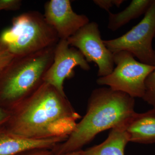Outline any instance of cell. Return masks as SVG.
Listing matches in <instances>:
<instances>
[{"label":"cell","instance_id":"obj_1","mask_svg":"<svg viewBox=\"0 0 155 155\" xmlns=\"http://www.w3.org/2000/svg\"><path fill=\"white\" fill-rule=\"evenodd\" d=\"M10 112L4 126L13 133L36 139L68 138L81 118L66 96L45 82Z\"/></svg>","mask_w":155,"mask_h":155},{"label":"cell","instance_id":"obj_2","mask_svg":"<svg viewBox=\"0 0 155 155\" xmlns=\"http://www.w3.org/2000/svg\"><path fill=\"white\" fill-rule=\"evenodd\" d=\"M134 98L110 87L95 89L88 102L86 114L67 139L52 150L56 155L81 150L102 131L125 123L135 113Z\"/></svg>","mask_w":155,"mask_h":155},{"label":"cell","instance_id":"obj_3","mask_svg":"<svg viewBox=\"0 0 155 155\" xmlns=\"http://www.w3.org/2000/svg\"><path fill=\"white\" fill-rule=\"evenodd\" d=\"M55 47L13 59L0 75L1 107L11 111L41 85L52 64Z\"/></svg>","mask_w":155,"mask_h":155},{"label":"cell","instance_id":"obj_4","mask_svg":"<svg viewBox=\"0 0 155 155\" xmlns=\"http://www.w3.org/2000/svg\"><path fill=\"white\" fill-rule=\"evenodd\" d=\"M59 40L55 30L44 15L35 11L14 17L11 27L0 35V41L15 57L55 46Z\"/></svg>","mask_w":155,"mask_h":155},{"label":"cell","instance_id":"obj_5","mask_svg":"<svg viewBox=\"0 0 155 155\" xmlns=\"http://www.w3.org/2000/svg\"><path fill=\"white\" fill-rule=\"evenodd\" d=\"M114 59L116 67L113 72L99 78L97 83L125 93L134 98H142L145 91V81L154 66L137 61L131 53L126 51L114 54Z\"/></svg>","mask_w":155,"mask_h":155},{"label":"cell","instance_id":"obj_6","mask_svg":"<svg viewBox=\"0 0 155 155\" xmlns=\"http://www.w3.org/2000/svg\"><path fill=\"white\" fill-rule=\"evenodd\" d=\"M155 37V0L137 25L117 38L104 40V43L113 54L126 51L140 62L154 66L155 51L153 48Z\"/></svg>","mask_w":155,"mask_h":155},{"label":"cell","instance_id":"obj_7","mask_svg":"<svg viewBox=\"0 0 155 155\" xmlns=\"http://www.w3.org/2000/svg\"><path fill=\"white\" fill-rule=\"evenodd\" d=\"M67 41L70 46L82 53L88 63L94 62L97 64L99 77L107 76L113 72L115 65L114 54L104 44L96 22H89Z\"/></svg>","mask_w":155,"mask_h":155},{"label":"cell","instance_id":"obj_8","mask_svg":"<svg viewBox=\"0 0 155 155\" xmlns=\"http://www.w3.org/2000/svg\"><path fill=\"white\" fill-rule=\"evenodd\" d=\"M77 67L84 71L91 69L89 63L79 50L70 46L67 40H60L55 47L54 60L45 74L44 82L66 96L64 89V81L74 75V69Z\"/></svg>","mask_w":155,"mask_h":155},{"label":"cell","instance_id":"obj_9","mask_svg":"<svg viewBox=\"0 0 155 155\" xmlns=\"http://www.w3.org/2000/svg\"><path fill=\"white\" fill-rule=\"evenodd\" d=\"M44 16L60 40H67L90 22L86 15L73 11L69 0H51L45 5Z\"/></svg>","mask_w":155,"mask_h":155},{"label":"cell","instance_id":"obj_10","mask_svg":"<svg viewBox=\"0 0 155 155\" xmlns=\"http://www.w3.org/2000/svg\"><path fill=\"white\" fill-rule=\"evenodd\" d=\"M67 138H27L11 132L3 125L0 126V155H17L35 150L53 149Z\"/></svg>","mask_w":155,"mask_h":155},{"label":"cell","instance_id":"obj_11","mask_svg":"<svg viewBox=\"0 0 155 155\" xmlns=\"http://www.w3.org/2000/svg\"><path fill=\"white\" fill-rule=\"evenodd\" d=\"M129 142L148 144L155 143V108L135 113L125 123Z\"/></svg>","mask_w":155,"mask_h":155},{"label":"cell","instance_id":"obj_12","mask_svg":"<svg viewBox=\"0 0 155 155\" xmlns=\"http://www.w3.org/2000/svg\"><path fill=\"white\" fill-rule=\"evenodd\" d=\"M126 122L111 129L107 138L102 143L82 150L84 154L125 155V147L129 142L125 129Z\"/></svg>","mask_w":155,"mask_h":155},{"label":"cell","instance_id":"obj_13","mask_svg":"<svg viewBox=\"0 0 155 155\" xmlns=\"http://www.w3.org/2000/svg\"><path fill=\"white\" fill-rule=\"evenodd\" d=\"M153 0H133L123 11L114 14H109L107 28L112 31H116L130 22L145 14L152 4Z\"/></svg>","mask_w":155,"mask_h":155},{"label":"cell","instance_id":"obj_14","mask_svg":"<svg viewBox=\"0 0 155 155\" xmlns=\"http://www.w3.org/2000/svg\"><path fill=\"white\" fill-rule=\"evenodd\" d=\"M154 69L145 81V91L142 99L155 108V62Z\"/></svg>","mask_w":155,"mask_h":155},{"label":"cell","instance_id":"obj_15","mask_svg":"<svg viewBox=\"0 0 155 155\" xmlns=\"http://www.w3.org/2000/svg\"><path fill=\"white\" fill-rule=\"evenodd\" d=\"M14 58L0 41V75Z\"/></svg>","mask_w":155,"mask_h":155},{"label":"cell","instance_id":"obj_16","mask_svg":"<svg viewBox=\"0 0 155 155\" xmlns=\"http://www.w3.org/2000/svg\"><path fill=\"white\" fill-rule=\"evenodd\" d=\"M125 0H94L93 2L101 8L108 12H110V10L114 6L119 8Z\"/></svg>","mask_w":155,"mask_h":155},{"label":"cell","instance_id":"obj_17","mask_svg":"<svg viewBox=\"0 0 155 155\" xmlns=\"http://www.w3.org/2000/svg\"><path fill=\"white\" fill-rule=\"evenodd\" d=\"M22 5V1L20 0H0V11H17Z\"/></svg>","mask_w":155,"mask_h":155},{"label":"cell","instance_id":"obj_18","mask_svg":"<svg viewBox=\"0 0 155 155\" xmlns=\"http://www.w3.org/2000/svg\"><path fill=\"white\" fill-rule=\"evenodd\" d=\"M46 150H35L31 151L28 152L27 153L24 155H84L83 151L81 150L74 152L68 153L62 155H56L55 154L47 151H45Z\"/></svg>","mask_w":155,"mask_h":155},{"label":"cell","instance_id":"obj_19","mask_svg":"<svg viewBox=\"0 0 155 155\" xmlns=\"http://www.w3.org/2000/svg\"><path fill=\"white\" fill-rule=\"evenodd\" d=\"M10 117V111L0 107V126L5 125Z\"/></svg>","mask_w":155,"mask_h":155}]
</instances>
